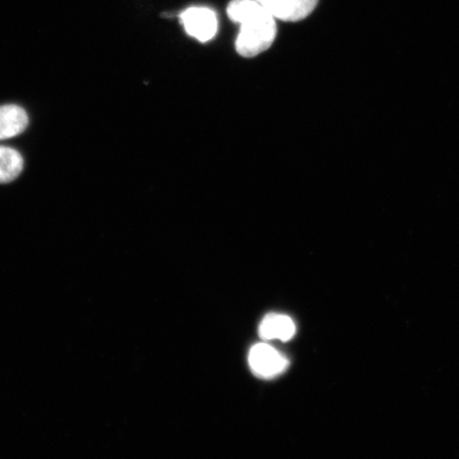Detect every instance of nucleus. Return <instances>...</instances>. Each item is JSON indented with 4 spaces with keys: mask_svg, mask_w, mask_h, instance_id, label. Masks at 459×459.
<instances>
[{
    "mask_svg": "<svg viewBox=\"0 0 459 459\" xmlns=\"http://www.w3.org/2000/svg\"><path fill=\"white\" fill-rule=\"evenodd\" d=\"M230 20L240 25L235 43L238 55L254 57L272 48L277 37L274 17L256 0H232L227 9Z\"/></svg>",
    "mask_w": 459,
    "mask_h": 459,
    "instance_id": "nucleus-1",
    "label": "nucleus"
},
{
    "mask_svg": "<svg viewBox=\"0 0 459 459\" xmlns=\"http://www.w3.org/2000/svg\"><path fill=\"white\" fill-rule=\"evenodd\" d=\"M24 158L14 148L0 145V185L17 179L24 169Z\"/></svg>",
    "mask_w": 459,
    "mask_h": 459,
    "instance_id": "nucleus-7",
    "label": "nucleus"
},
{
    "mask_svg": "<svg viewBox=\"0 0 459 459\" xmlns=\"http://www.w3.org/2000/svg\"><path fill=\"white\" fill-rule=\"evenodd\" d=\"M188 36L199 42H209L216 36L218 21L213 10L206 7L188 8L180 15Z\"/></svg>",
    "mask_w": 459,
    "mask_h": 459,
    "instance_id": "nucleus-3",
    "label": "nucleus"
},
{
    "mask_svg": "<svg viewBox=\"0 0 459 459\" xmlns=\"http://www.w3.org/2000/svg\"><path fill=\"white\" fill-rule=\"evenodd\" d=\"M28 126L29 117L24 108L14 103L0 106V141L24 134Z\"/></svg>",
    "mask_w": 459,
    "mask_h": 459,
    "instance_id": "nucleus-5",
    "label": "nucleus"
},
{
    "mask_svg": "<svg viewBox=\"0 0 459 459\" xmlns=\"http://www.w3.org/2000/svg\"><path fill=\"white\" fill-rule=\"evenodd\" d=\"M296 325L289 316L269 314L263 319L258 334L264 341L279 340L287 342L294 337Z\"/></svg>",
    "mask_w": 459,
    "mask_h": 459,
    "instance_id": "nucleus-6",
    "label": "nucleus"
},
{
    "mask_svg": "<svg viewBox=\"0 0 459 459\" xmlns=\"http://www.w3.org/2000/svg\"><path fill=\"white\" fill-rule=\"evenodd\" d=\"M249 365L255 376L273 378L285 371L289 367V360L268 344L257 343L250 350Z\"/></svg>",
    "mask_w": 459,
    "mask_h": 459,
    "instance_id": "nucleus-2",
    "label": "nucleus"
},
{
    "mask_svg": "<svg viewBox=\"0 0 459 459\" xmlns=\"http://www.w3.org/2000/svg\"><path fill=\"white\" fill-rule=\"evenodd\" d=\"M274 19L300 22L312 14L318 0H256Z\"/></svg>",
    "mask_w": 459,
    "mask_h": 459,
    "instance_id": "nucleus-4",
    "label": "nucleus"
}]
</instances>
